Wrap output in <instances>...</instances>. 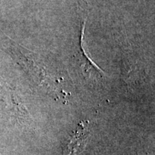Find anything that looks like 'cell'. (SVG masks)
Wrapping results in <instances>:
<instances>
[{"instance_id":"cell-1","label":"cell","mask_w":155,"mask_h":155,"mask_svg":"<svg viewBox=\"0 0 155 155\" xmlns=\"http://www.w3.org/2000/svg\"><path fill=\"white\" fill-rule=\"evenodd\" d=\"M89 135L88 126L86 122H81L77 129L70 137L64 150V155H77L81 152L86 144Z\"/></svg>"}]
</instances>
